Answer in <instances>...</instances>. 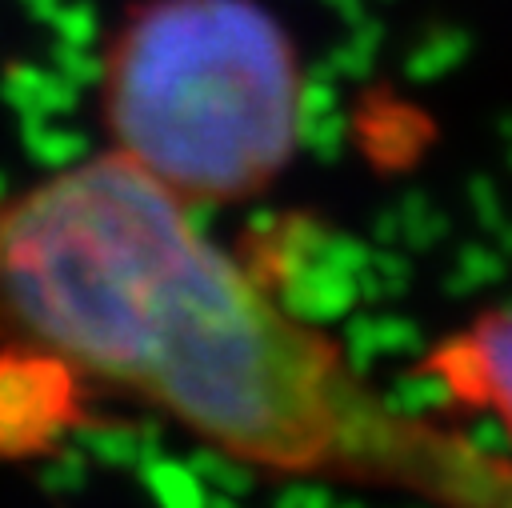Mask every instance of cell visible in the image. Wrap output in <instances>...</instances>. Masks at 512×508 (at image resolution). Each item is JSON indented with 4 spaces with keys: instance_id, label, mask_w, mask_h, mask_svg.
I'll list each match as a JSON object with an SVG mask.
<instances>
[{
    "instance_id": "6da1fadb",
    "label": "cell",
    "mask_w": 512,
    "mask_h": 508,
    "mask_svg": "<svg viewBox=\"0 0 512 508\" xmlns=\"http://www.w3.org/2000/svg\"><path fill=\"white\" fill-rule=\"evenodd\" d=\"M0 336L240 464L512 508L504 460L372 392L192 204L112 152L0 204Z\"/></svg>"
},
{
    "instance_id": "7a4b0ae2",
    "label": "cell",
    "mask_w": 512,
    "mask_h": 508,
    "mask_svg": "<svg viewBox=\"0 0 512 508\" xmlns=\"http://www.w3.org/2000/svg\"><path fill=\"white\" fill-rule=\"evenodd\" d=\"M100 116L112 156L184 204L248 200L296 148L292 40L252 0H148L108 44Z\"/></svg>"
},
{
    "instance_id": "3957f363",
    "label": "cell",
    "mask_w": 512,
    "mask_h": 508,
    "mask_svg": "<svg viewBox=\"0 0 512 508\" xmlns=\"http://www.w3.org/2000/svg\"><path fill=\"white\" fill-rule=\"evenodd\" d=\"M72 384L64 364L12 348L0 364V456L44 452L72 416Z\"/></svg>"
},
{
    "instance_id": "277c9868",
    "label": "cell",
    "mask_w": 512,
    "mask_h": 508,
    "mask_svg": "<svg viewBox=\"0 0 512 508\" xmlns=\"http://www.w3.org/2000/svg\"><path fill=\"white\" fill-rule=\"evenodd\" d=\"M428 372L448 396L488 408L512 440V308L484 312L468 332L448 336Z\"/></svg>"
}]
</instances>
